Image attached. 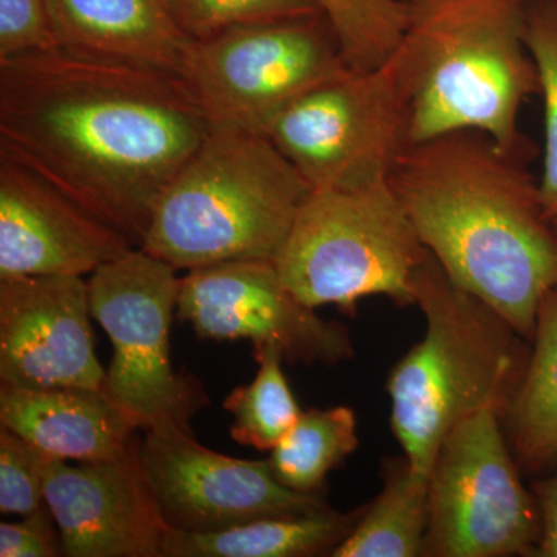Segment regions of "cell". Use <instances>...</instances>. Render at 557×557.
<instances>
[{"mask_svg":"<svg viewBox=\"0 0 557 557\" xmlns=\"http://www.w3.org/2000/svg\"><path fill=\"white\" fill-rule=\"evenodd\" d=\"M209 123L177 73L53 47L0 61V157L141 245Z\"/></svg>","mask_w":557,"mask_h":557,"instance_id":"6da1fadb","label":"cell"},{"mask_svg":"<svg viewBox=\"0 0 557 557\" xmlns=\"http://www.w3.org/2000/svg\"><path fill=\"white\" fill-rule=\"evenodd\" d=\"M528 163L483 132L456 131L410 146L388 185L450 281L531 341L557 288V230Z\"/></svg>","mask_w":557,"mask_h":557,"instance_id":"7a4b0ae2","label":"cell"},{"mask_svg":"<svg viewBox=\"0 0 557 557\" xmlns=\"http://www.w3.org/2000/svg\"><path fill=\"white\" fill-rule=\"evenodd\" d=\"M408 22L394 58L408 94L412 145L479 131L530 159L520 109L537 94L525 42L527 0H406Z\"/></svg>","mask_w":557,"mask_h":557,"instance_id":"3957f363","label":"cell"},{"mask_svg":"<svg viewBox=\"0 0 557 557\" xmlns=\"http://www.w3.org/2000/svg\"><path fill=\"white\" fill-rule=\"evenodd\" d=\"M424 335L388 373L391 428L410 469L429 479L440 446L480 410L504 416L525 370L518 330L458 287L428 255L412 282Z\"/></svg>","mask_w":557,"mask_h":557,"instance_id":"277c9868","label":"cell"},{"mask_svg":"<svg viewBox=\"0 0 557 557\" xmlns=\"http://www.w3.org/2000/svg\"><path fill=\"white\" fill-rule=\"evenodd\" d=\"M310 190L267 135L209 126L161 190L139 248L175 270L274 262Z\"/></svg>","mask_w":557,"mask_h":557,"instance_id":"5b68a950","label":"cell"},{"mask_svg":"<svg viewBox=\"0 0 557 557\" xmlns=\"http://www.w3.org/2000/svg\"><path fill=\"white\" fill-rule=\"evenodd\" d=\"M428 255L394 189L381 182L310 190L274 265L311 309L355 313L369 296L413 306V276Z\"/></svg>","mask_w":557,"mask_h":557,"instance_id":"8992f818","label":"cell"},{"mask_svg":"<svg viewBox=\"0 0 557 557\" xmlns=\"http://www.w3.org/2000/svg\"><path fill=\"white\" fill-rule=\"evenodd\" d=\"M348 69L332 25L319 11L189 40L177 75L209 126L265 135L289 104Z\"/></svg>","mask_w":557,"mask_h":557,"instance_id":"52a82bcc","label":"cell"},{"mask_svg":"<svg viewBox=\"0 0 557 557\" xmlns=\"http://www.w3.org/2000/svg\"><path fill=\"white\" fill-rule=\"evenodd\" d=\"M408 94L392 57L348 69L289 104L265 135L311 190L388 182L412 146Z\"/></svg>","mask_w":557,"mask_h":557,"instance_id":"ba28073f","label":"cell"},{"mask_svg":"<svg viewBox=\"0 0 557 557\" xmlns=\"http://www.w3.org/2000/svg\"><path fill=\"white\" fill-rule=\"evenodd\" d=\"M177 271L135 247L87 281L91 319L113 346L102 391L137 421L139 431L160 424L190 428V418L209 401L199 381L172 369Z\"/></svg>","mask_w":557,"mask_h":557,"instance_id":"9c48e42d","label":"cell"},{"mask_svg":"<svg viewBox=\"0 0 557 557\" xmlns=\"http://www.w3.org/2000/svg\"><path fill=\"white\" fill-rule=\"evenodd\" d=\"M502 412L480 410L449 432L429 472L423 556H533L536 500L520 479Z\"/></svg>","mask_w":557,"mask_h":557,"instance_id":"30bf717a","label":"cell"},{"mask_svg":"<svg viewBox=\"0 0 557 557\" xmlns=\"http://www.w3.org/2000/svg\"><path fill=\"white\" fill-rule=\"evenodd\" d=\"M177 318L201 341L248 339L255 351L277 348L293 364L332 368L355 355L347 329L296 298L273 260L189 270L180 278Z\"/></svg>","mask_w":557,"mask_h":557,"instance_id":"8fae6325","label":"cell"},{"mask_svg":"<svg viewBox=\"0 0 557 557\" xmlns=\"http://www.w3.org/2000/svg\"><path fill=\"white\" fill-rule=\"evenodd\" d=\"M143 432L139 460L172 530L215 533L329 508L321 494L282 485L269 460L223 456L200 445L190 428L160 424Z\"/></svg>","mask_w":557,"mask_h":557,"instance_id":"7c38bea8","label":"cell"},{"mask_svg":"<svg viewBox=\"0 0 557 557\" xmlns=\"http://www.w3.org/2000/svg\"><path fill=\"white\" fill-rule=\"evenodd\" d=\"M90 319L81 276L0 278V387L101 391Z\"/></svg>","mask_w":557,"mask_h":557,"instance_id":"4fadbf2b","label":"cell"},{"mask_svg":"<svg viewBox=\"0 0 557 557\" xmlns=\"http://www.w3.org/2000/svg\"><path fill=\"white\" fill-rule=\"evenodd\" d=\"M124 456L79 461L72 467L51 457L47 507L60 528L64 556L163 557L170 534L138 450Z\"/></svg>","mask_w":557,"mask_h":557,"instance_id":"5bb4252c","label":"cell"},{"mask_svg":"<svg viewBox=\"0 0 557 557\" xmlns=\"http://www.w3.org/2000/svg\"><path fill=\"white\" fill-rule=\"evenodd\" d=\"M132 248L121 231L0 157V278L83 277Z\"/></svg>","mask_w":557,"mask_h":557,"instance_id":"9a60e30c","label":"cell"},{"mask_svg":"<svg viewBox=\"0 0 557 557\" xmlns=\"http://www.w3.org/2000/svg\"><path fill=\"white\" fill-rule=\"evenodd\" d=\"M0 426L49 456L78 461L124 456L139 431L137 421L102 388L83 387H0Z\"/></svg>","mask_w":557,"mask_h":557,"instance_id":"2e32d148","label":"cell"},{"mask_svg":"<svg viewBox=\"0 0 557 557\" xmlns=\"http://www.w3.org/2000/svg\"><path fill=\"white\" fill-rule=\"evenodd\" d=\"M57 44L143 67L177 73L189 39L161 0H47Z\"/></svg>","mask_w":557,"mask_h":557,"instance_id":"e0dca14e","label":"cell"},{"mask_svg":"<svg viewBox=\"0 0 557 557\" xmlns=\"http://www.w3.org/2000/svg\"><path fill=\"white\" fill-rule=\"evenodd\" d=\"M364 505L350 512L332 508L252 520L215 533L172 530L163 557L330 556L357 527Z\"/></svg>","mask_w":557,"mask_h":557,"instance_id":"ac0fdd59","label":"cell"},{"mask_svg":"<svg viewBox=\"0 0 557 557\" xmlns=\"http://www.w3.org/2000/svg\"><path fill=\"white\" fill-rule=\"evenodd\" d=\"M530 355L505 409V434L520 467L542 471L557 458V288L537 310Z\"/></svg>","mask_w":557,"mask_h":557,"instance_id":"d6986e66","label":"cell"},{"mask_svg":"<svg viewBox=\"0 0 557 557\" xmlns=\"http://www.w3.org/2000/svg\"><path fill=\"white\" fill-rule=\"evenodd\" d=\"M383 490L364 505L357 527L330 557L423 556L429 523V479L417 475L405 457L383 469Z\"/></svg>","mask_w":557,"mask_h":557,"instance_id":"ffe728a7","label":"cell"},{"mask_svg":"<svg viewBox=\"0 0 557 557\" xmlns=\"http://www.w3.org/2000/svg\"><path fill=\"white\" fill-rule=\"evenodd\" d=\"M358 421L346 406L300 412L295 426L270 450L274 478L289 490L321 494L330 471L358 449Z\"/></svg>","mask_w":557,"mask_h":557,"instance_id":"44dd1931","label":"cell"},{"mask_svg":"<svg viewBox=\"0 0 557 557\" xmlns=\"http://www.w3.org/2000/svg\"><path fill=\"white\" fill-rule=\"evenodd\" d=\"M259 370L256 379L234 388L223 401L233 413L230 434L239 445L270 450L295 426L302 410L285 379L284 357L277 348L255 351Z\"/></svg>","mask_w":557,"mask_h":557,"instance_id":"7402d4cb","label":"cell"},{"mask_svg":"<svg viewBox=\"0 0 557 557\" xmlns=\"http://www.w3.org/2000/svg\"><path fill=\"white\" fill-rule=\"evenodd\" d=\"M348 67L370 70L386 64L398 50L408 22L406 0H314Z\"/></svg>","mask_w":557,"mask_h":557,"instance_id":"603a6c76","label":"cell"},{"mask_svg":"<svg viewBox=\"0 0 557 557\" xmlns=\"http://www.w3.org/2000/svg\"><path fill=\"white\" fill-rule=\"evenodd\" d=\"M525 42L536 65L539 91L544 101V171L542 205L557 220V0H527Z\"/></svg>","mask_w":557,"mask_h":557,"instance_id":"cb8c5ba5","label":"cell"},{"mask_svg":"<svg viewBox=\"0 0 557 557\" xmlns=\"http://www.w3.org/2000/svg\"><path fill=\"white\" fill-rule=\"evenodd\" d=\"M189 40L211 38L236 25L319 13L314 0H161ZM322 13V11H321Z\"/></svg>","mask_w":557,"mask_h":557,"instance_id":"d4e9b609","label":"cell"},{"mask_svg":"<svg viewBox=\"0 0 557 557\" xmlns=\"http://www.w3.org/2000/svg\"><path fill=\"white\" fill-rule=\"evenodd\" d=\"M51 457L9 428H0V512L21 518L38 511Z\"/></svg>","mask_w":557,"mask_h":557,"instance_id":"484cf974","label":"cell"},{"mask_svg":"<svg viewBox=\"0 0 557 557\" xmlns=\"http://www.w3.org/2000/svg\"><path fill=\"white\" fill-rule=\"evenodd\" d=\"M57 46L47 0H0V61Z\"/></svg>","mask_w":557,"mask_h":557,"instance_id":"4316f807","label":"cell"},{"mask_svg":"<svg viewBox=\"0 0 557 557\" xmlns=\"http://www.w3.org/2000/svg\"><path fill=\"white\" fill-rule=\"evenodd\" d=\"M0 556H64L60 528L47 504L20 522L0 523Z\"/></svg>","mask_w":557,"mask_h":557,"instance_id":"83f0119b","label":"cell"},{"mask_svg":"<svg viewBox=\"0 0 557 557\" xmlns=\"http://www.w3.org/2000/svg\"><path fill=\"white\" fill-rule=\"evenodd\" d=\"M539 512V539L533 556L557 557V472L534 485Z\"/></svg>","mask_w":557,"mask_h":557,"instance_id":"f1b7e54d","label":"cell"},{"mask_svg":"<svg viewBox=\"0 0 557 557\" xmlns=\"http://www.w3.org/2000/svg\"><path fill=\"white\" fill-rule=\"evenodd\" d=\"M555 226H556V230H557V220H555Z\"/></svg>","mask_w":557,"mask_h":557,"instance_id":"f546056e","label":"cell"}]
</instances>
